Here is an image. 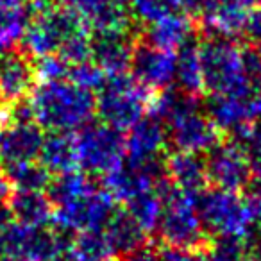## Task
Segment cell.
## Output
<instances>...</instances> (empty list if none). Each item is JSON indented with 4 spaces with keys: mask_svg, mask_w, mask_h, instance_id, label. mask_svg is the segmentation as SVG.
<instances>
[{
    "mask_svg": "<svg viewBox=\"0 0 261 261\" xmlns=\"http://www.w3.org/2000/svg\"><path fill=\"white\" fill-rule=\"evenodd\" d=\"M31 95L36 122L45 133H77L93 120L97 111L93 91L68 79L41 81Z\"/></svg>",
    "mask_w": 261,
    "mask_h": 261,
    "instance_id": "1",
    "label": "cell"
},
{
    "mask_svg": "<svg viewBox=\"0 0 261 261\" xmlns=\"http://www.w3.org/2000/svg\"><path fill=\"white\" fill-rule=\"evenodd\" d=\"M199 61L202 88L207 93L259 97L243 81L240 66V45L236 43V38L225 34L200 38Z\"/></svg>",
    "mask_w": 261,
    "mask_h": 261,
    "instance_id": "2",
    "label": "cell"
},
{
    "mask_svg": "<svg viewBox=\"0 0 261 261\" xmlns=\"http://www.w3.org/2000/svg\"><path fill=\"white\" fill-rule=\"evenodd\" d=\"M152 91L140 86L129 72L106 73V79L97 91L98 120L123 130L133 127L145 116V109L152 102Z\"/></svg>",
    "mask_w": 261,
    "mask_h": 261,
    "instance_id": "3",
    "label": "cell"
},
{
    "mask_svg": "<svg viewBox=\"0 0 261 261\" xmlns=\"http://www.w3.org/2000/svg\"><path fill=\"white\" fill-rule=\"evenodd\" d=\"M88 31L81 13L70 6H52L33 16L20 41V48L29 58L41 59L58 54L66 40Z\"/></svg>",
    "mask_w": 261,
    "mask_h": 261,
    "instance_id": "4",
    "label": "cell"
},
{
    "mask_svg": "<svg viewBox=\"0 0 261 261\" xmlns=\"http://www.w3.org/2000/svg\"><path fill=\"white\" fill-rule=\"evenodd\" d=\"M77 165L90 177H104L125 160V136L120 129L100 120L77 130Z\"/></svg>",
    "mask_w": 261,
    "mask_h": 261,
    "instance_id": "5",
    "label": "cell"
},
{
    "mask_svg": "<svg viewBox=\"0 0 261 261\" xmlns=\"http://www.w3.org/2000/svg\"><path fill=\"white\" fill-rule=\"evenodd\" d=\"M195 211L204 231L211 238L225 234L243 236L252 225L243 197L215 186H207L195 195Z\"/></svg>",
    "mask_w": 261,
    "mask_h": 261,
    "instance_id": "6",
    "label": "cell"
},
{
    "mask_svg": "<svg viewBox=\"0 0 261 261\" xmlns=\"http://www.w3.org/2000/svg\"><path fill=\"white\" fill-rule=\"evenodd\" d=\"M204 160L210 186L238 193L243 192V188L252 179V168L247 150L227 138H222L218 143H215L204 154Z\"/></svg>",
    "mask_w": 261,
    "mask_h": 261,
    "instance_id": "7",
    "label": "cell"
},
{
    "mask_svg": "<svg viewBox=\"0 0 261 261\" xmlns=\"http://www.w3.org/2000/svg\"><path fill=\"white\" fill-rule=\"evenodd\" d=\"M116 210V200L100 186L66 206L56 207L52 222L75 232L104 231Z\"/></svg>",
    "mask_w": 261,
    "mask_h": 261,
    "instance_id": "8",
    "label": "cell"
},
{
    "mask_svg": "<svg viewBox=\"0 0 261 261\" xmlns=\"http://www.w3.org/2000/svg\"><path fill=\"white\" fill-rule=\"evenodd\" d=\"M175 70V52L163 50L142 40H136L129 73L140 86L161 91L172 86Z\"/></svg>",
    "mask_w": 261,
    "mask_h": 261,
    "instance_id": "9",
    "label": "cell"
},
{
    "mask_svg": "<svg viewBox=\"0 0 261 261\" xmlns=\"http://www.w3.org/2000/svg\"><path fill=\"white\" fill-rule=\"evenodd\" d=\"M138 33L136 29L93 31L91 61L106 73H127Z\"/></svg>",
    "mask_w": 261,
    "mask_h": 261,
    "instance_id": "10",
    "label": "cell"
},
{
    "mask_svg": "<svg viewBox=\"0 0 261 261\" xmlns=\"http://www.w3.org/2000/svg\"><path fill=\"white\" fill-rule=\"evenodd\" d=\"M45 140L38 122L0 125V168L36 161Z\"/></svg>",
    "mask_w": 261,
    "mask_h": 261,
    "instance_id": "11",
    "label": "cell"
},
{
    "mask_svg": "<svg viewBox=\"0 0 261 261\" xmlns=\"http://www.w3.org/2000/svg\"><path fill=\"white\" fill-rule=\"evenodd\" d=\"M36 65L20 47L0 52V106L31 95L36 86Z\"/></svg>",
    "mask_w": 261,
    "mask_h": 261,
    "instance_id": "12",
    "label": "cell"
},
{
    "mask_svg": "<svg viewBox=\"0 0 261 261\" xmlns=\"http://www.w3.org/2000/svg\"><path fill=\"white\" fill-rule=\"evenodd\" d=\"M168 147L182 152L206 154L215 143L220 142V130L207 118L206 113H190L167 127Z\"/></svg>",
    "mask_w": 261,
    "mask_h": 261,
    "instance_id": "13",
    "label": "cell"
},
{
    "mask_svg": "<svg viewBox=\"0 0 261 261\" xmlns=\"http://www.w3.org/2000/svg\"><path fill=\"white\" fill-rule=\"evenodd\" d=\"M168 149V130L160 118L150 113L140 118L125 136V158L145 160L161 156Z\"/></svg>",
    "mask_w": 261,
    "mask_h": 261,
    "instance_id": "14",
    "label": "cell"
},
{
    "mask_svg": "<svg viewBox=\"0 0 261 261\" xmlns=\"http://www.w3.org/2000/svg\"><path fill=\"white\" fill-rule=\"evenodd\" d=\"M167 175L179 190L193 197L210 186L204 154L172 150L167 154Z\"/></svg>",
    "mask_w": 261,
    "mask_h": 261,
    "instance_id": "15",
    "label": "cell"
},
{
    "mask_svg": "<svg viewBox=\"0 0 261 261\" xmlns=\"http://www.w3.org/2000/svg\"><path fill=\"white\" fill-rule=\"evenodd\" d=\"M195 34L197 25L193 18L186 15H170L149 25H143L138 33V40L163 50L175 52Z\"/></svg>",
    "mask_w": 261,
    "mask_h": 261,
    "instance_id": "16",
    "label": "cell"
},
{
    "mask_svg": "<svg viewBox=\"0 0 261 261\" xmlns=\"http://www.w3.org/2000/svg\"><path fill=\"white\" fill-rule=\"evenodd\" d=\"M102 232L116 257H123L149 245V234L127 210H116Z\"/></svg>",
    "mask_w": 261,
    "mask_h": 261,
    "instance_id": "17",
    "label": "cell"
},
{
    "mask_svg": "<svg viewBox=\"0 0 261 261\" xmlns=\"http://www.w3.org/2000/svg\"><path fill=\"white\" fill-rule=\"evenodd\" d=\"M102 188L116 200V202H127L140 193L152 190V181L145 175V172L130 160H123L120 167L111 170L102 177Z\"/></svg>",
    "mask_w": 261,
    "mask_h": 261,
    "instance_id": "18",
    "label": "cell"
},
{
    "mask_svg": "<svg viewBox=\"0 0 261 261\" xmlns=\"http://www.w3.org/2000/svg\"><path fill=\"white\" fill-rule=\"evenodd\" d=\"M8 204L16 224L25 225V227L50 225L54 218V206L45 192L13 190V195Z\"/></svg>",
    "mask_w": 261,
    "mask_h": 261,
    "instance_id": "19",
    "label": "cell"
},
{
    "mask_svg": "<svg viewBox=\"0 0 261 261\" xmlns=\"http://www.w3.org/2000/svg\"><path fill=\"white\" fill-rule=\"evenodd\" d=\"M34 15L29 0H0V52L18 47Z\"/></svg>",
    "mask_w": 261,
    "mask_h": 261,
    "instance_id": "20",
    "label": "cell"
},
{
    "mask_svg": "<svg viewBox=\"0 0 261 261\" xmlns=\"http://www.w3.org/2000/svg\"><path fill=\"white\" fill-rule=\"evenodd\" d=\"M38 161L52 175L75 170L79 167L77 165L75 138L70 133H45V140Z\"/></svg>",
    "mask_w": 261,
    "mask_h": 261,
    "instance_id": "21",
    "label": "cell"
},
{
    "mask_svg": "<svg viewBox=\"0 0 261 261\" xmlns=\"http://www.w3.org/2000/svg\"><path fill=\"white\" fill-rule=\"evenodd\" d=\"M200 108H202V100L199 95L188 93V91L179 90L175 86H168L161 90L150 102V113L156 118H160L167 127L181 116L200 111Z\"/></svg>",
    "mask_w": 261,
    "mask_h": 261,
    "instance_id": "22",
    "label": "cell"
},
{
    "mask_svg": "<svg viewBox=\"0 0 261 261\" xmlns=\"http://www.w3.org/2000/svg\"><path fill=\"white\" fill-rule=\"evenodd\" d=\"M199 33L190 38L186 43L175 50V70H174V86L185 90L188 93L199 95L202 90V73H200L199 61Z\"/></svg>",
    "mask_w": 261,
    "mask_h": 261,
    "instance_id": "23",
    "label": "cell"
},
{
    "mask_svg": "<svg viewBox=\"0 0 261 261\" xmlns=\"http://www.w3.org/2000/svg\"><path fill=\"white\" fill-rule=\"evenodd\" d=\"M97 188H100V185L95 182L93 177L86 175L84 172L72 170V172H66V174L52 175L45 193H47L52 206L61 207L73 202V200L81 199L83 195H86V193L93 192Z\"/></svg>",
    "mask_w": 261,
    "mask_h": 261,
    "instance_id": "24",
    "label": "cell"
},
{
    "mask_svg": "<svg viewBox=\"0 0 261 261\" xmlns=\"http://www.w3.org/2000/svg\"><path fill=\"white\" fill-rule=\"evenodd\" d=\"M59 261H116L102 231H81Z\"/></svg>",
    "mask_w": 261,
    "mask_h": 261,
    "instance_id": "25",
    "label": "cell"
},
{
    "mask_svg": "<svg viewBox=\"0 0 261 261\" xmlns=\"http://www.w3.org/2000/svg\"><path fill=\"white\" fill-rule=\"evenodd\" d=\"M0 172L9 179L13 190H23V192H45L52 179V174L40 161L13 165L8 168H0Z\"/></svg>",
    "mask_w": 261,
    "mask_h": 261,
    "instance_id": "26",
    "label": "cell"
},
{
    "mask_svg": "<svg viewBox=\"0 0 261 261\" xmlns=\"http://www.w3.org/2000/svg\"><path fill=\"white\" fill-rule=\"evenodd\" d=\"M125 210L130 217L142 225L147 234L156 232L161 213H163V204H161L160 197L156 195L154 190H147V192L127 200Z\"/></svg>",
    "mask_w": 261,
    "mask_h": 261,
    "instance_id": "27",
    "label": "cell"
},
{
    "mask_svg": "<svg viewBox=\"0 0 261 261\" xmlns=\"http://www.w3.org/2000/svg\"><path fill=\"white\" fill-rule=\"evenodd\" d=\"M247 252L245 238L240 234L215 236L206 250V261H243Z\"/></svg>",
    "mask_w": 261,
    "mask_h": 261,
    "instance_id": "28",
    "label": "cell"
},
{
    "mask_svg": "<svg viewBox=\"0 0 261 261\" xmlns=\"http://www.w3.org/2000/svg\"><path fill=\"white\" fill-rule=\"evenodd\" d=\"M240 66L247 86L257 95L261 93V52L256 45L245 43L240 47Z\"/></svg>",
    "mask_w": 261,
    "mask_h": 261,
    "instance_id": "29",
    "label": "cell"
},
{
    "mask_svg": "<svg viewBox=\"0 0 261 261\" xmlns=\"http://www.w3.org/2000/svg\"><path fill=\"white\" fill-rule=\"evenodd\" d=\"M58 56L68 65H81L91 61V34L88 31L66 40L58 50Z\"/></svg>",
    "mask_w": 261,
    "mask_h": 261,
    "instance_id": "30",
    "label": "cell"
},
{
    "mask_svg": "<svg viewBox=\"0 0 261 261\" xmlns=\"http://www.w3.org/2000/svg\"><path fill=\"white\" fill-rule=\"evenodd\" d=\"M106 79V72H102L93 61L81 63V65H70L68 81L75 83L77 86H83L86 90L98 91Z\"/></svg>",
    "mask_w": 261,
    "mask_h": 261,
    "instance_id": "31",
    "label": "cell"
},
{
    "mask_svg": "<svg viewBox=\"0 0 261 261\" xmlns=\"http://www.w3.org/2000/svg\"><path fill=\"white\" fill-rule=\"evenodd\" d=\"M36 65V73L38 77H41L43 81H63L68 79V70L70 65L65 63L58 54L47 56V58L34 59Z\"/></svg>",
    "mask_w": 261,
    "mask_h": 261,
    "instance_id": "32",
    "label": "cell"
},
{
    "mask_svg": "<svg viewBox=\"0 0 261 261\" xmlns=\"http://www.w3.org/2000/svg\"><path fill=\"white\" fill-rule=\"evenodd\" d=\"M247 156L250 161V168H252L254 177H261V118H257L254 122L252 135L245 147Z\"/></svg>",
    "mask_w": 261,
    "mask_h": 261,
    "instance_id": "33",
    "label": "cell"
},
{
    "mask_svg": "<svg viewBox=\"0 0 261 261\" xmlns=\"http://www.w3.org/2000/svg\"><path fill=\"white\" fill-rule=\"evenodd\" d=\"M161 261H206V250L175 249V247H160Z\"/></svg>",
    "mask_w": 261,
    "mask_h": 261,
    "instance_id": "34",
    "label": "cell"
},
{
    "mask_svg": "<svg viewBox=\"0 0 261 261\" xmlns=\"http://www.w3.org/2000/svg\"><path fill=\"white\" fill-rule=\"evenodd\" d=\"M242 36L250 45L261 43V4L250 9L249 16L245 20V25H243Z\"/></svg>",
    "mask_w": 261,
    "mask_h": 261,
    "instance_id": "35",
    "label": "cell"
},
{
    "mask_svg": "<svg viewBox=\"0 0 261 261\" xmlns=\"http://www.w3.org/2000/svg\"><path fill=\"white\" fill-rule=\"evenodd\" d=\"M116 261H161V256H160V250L147 245L133 254H127L123 257H116Z\"/></svg>",
    "mask_w": 261,
    "mask_h": 261,
    "instance_id": "36",
    "label": "cell"
},
{
    "mask_svg": "<svg viewBox=\"0 0 261 261\" xmlns=\"http://www.w3.org/2000/svg\"><path fill=\"white\" fill-rule=\"evenodd\" d=\"M245 238V243H247V249L249 250H257L261 252V220L252 224L249 227V231L243 234Z\"/></svg>",
    "mask_w": 261,
    "mask_h": 261,
    "instance_id": "37",
    "label": "cell"
},
{
    "mask_svg": "<svg viewBox=\"0 0 261 261\" xmlns=\"http://www.w3.org/2000/svg\"><path fill=\"white\" fill-rule=\"evenodd\" d=\"M13 195V186L9 179L0 172V204H8Z\"/></svg>",
    "mask_w": 261,
    "mask_h": 261,
    "instance_id": "38",
    "label": "cell"
},
{
    "mask_svg": "<svg viewBox=\"0 0 261 261\" xmlns=\"http://www.w3.org/2000/svg\"><path fill=\"white\" fill-rule=\"evenodd\" d=\"M13 222H15V218H13V213L9 210V204H0V229L8 227Z\"/></svg>",
    "mask_w": 261,
    "mask_h": 261,
    "instance_id": "39",
    "label": "cell"
},
{
    "mask_svg": "<svg viewBox=\"0 0 261 261\" xmlns=\"http://www.w3.org/2000/svg\"><path fill=\"white\" fill-rule=\"evenodd\" d=\"M243 261H261V252H257V250H249V249H247Z\"/></svg>",
    "mask_w": 261,
    "mask_h": 261,
    "instance_id": "40",
    "label": "cell"
},
{
    "mask_svg": "<svg viewBox=\"0 0 261 261\" xmlns=\"http://www.w3.org/2000/svg\"><path fill=\"white\" fill-rule=\"evenodd\" d=\"M0 261H25L22 257H15V256H0Z\"/></svg>",
    "mask_w": 261,
    "mask_h": 261,
    "instance_id": "41",
    "label": "cell"
},
{
    "mask_svg": "<svg viewBox=\"0 0 261 261\" xmlns=\"http://www.w3.org/2000/svg\"><path fill=\"white\" fill-rule=\"evenodd\" d=\"M256 47H257V48H259V52H261V43H259V45H256Z\"/></svg>",
    "mask_w": 261,
    "mask_h": 261,
    "instance_id": "42",
    "label": "cell"
},
{
    "mask_svg": "<svg viewBox=\"0 0 261 261\" xmlns=\"http://www.w3.org/2000/svg\"><path fill=\"white\" fill-rule=\"evenodd\" d=\"M256 2H259V4H261V0H256Z\"/></svg>",
    "mask_w": 261,
    "mask_h": 261,
    "instance_id": "43",
    "label": "cell"
}]
</instances>
